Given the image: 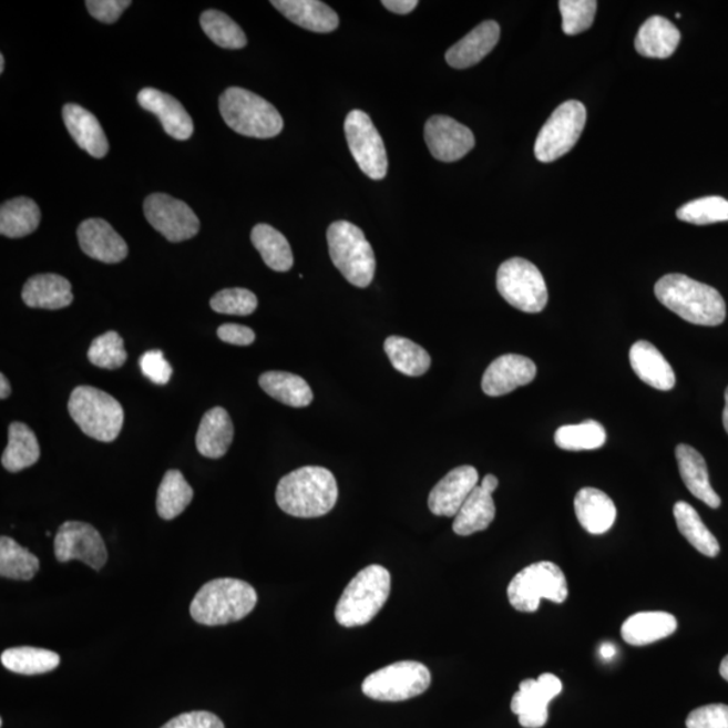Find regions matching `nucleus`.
I'll list each match as a JSON object with an SVG mask.
<instances>
[{"label": "nucleus", "instance_id": "nucleus-1", "mask_svg": "<svg viewBox=\"0 0 728 728\" xmlns=\"http://www.w3.org/2000/svg\"><path fill=\"white\" fill-rule=\"evenodd\" d=\"M338 483L331 471L308 465L284 476L276 491L279 509L297 519H317L331 512L338 502Z\"/></svg>", "mask_w": 728, "mask_h": 728}, {"label": "nucleus", "instance_id": "nucleus-2", "mask_svg": "<svg viewBox=\"0 0 728 728\" xmlns=\"http://www.w3.org/2000/svg\"><path fill=\"white\" fill-rule=\"evenodd\" d=\"M655 294L664 307L696 326L717 327L726 319V303L719 291L684 274L664 276Z\"/></svg>", "mask_w": 728, "mask_h": 728}, {"label": "nucleus", "instance_id": "nucleus-3", "mask_svg": "<svg viewBox=\"0 0 728 728\" xmlns=\"http://www.w3.org/2000/svg\"><path fill=\"white\" fill-rule=\"evenodd\" d=\"M258 595L247 582L215 578L193 597L192 618L204 626H223L246 618L257 606Z\"/></svg>", "mask_w": 728, "mask_h": 728}, {"label": "nucleus", "instance_id": "nucleus-4", "mask_svg": "<svg viewBox=\"0 0 728 728\" xmlns=\"http://www.w3.org/2000/svg\"><path fill=\"white\" fill-rule=\"evenodd\" d=\"M391 576L382 565H370L352 578L341 594L335 617L345 627L369 624L389 599Z\"/></svg>", "mask_w": 728, "mask_h": 728}, {"label": "nucleus", "instance_id": "nucleus-5", "mask_svg": "<svg viewBox=\"0 0 728 728\" xmlns=\"http://www.w3.org/2000/svg\"><path fill=\"white\" fill-rule=\"evenodd\" d=\"M219 109L229 129L250 139H274L284 129L283 116L257 93L232 86L222 93Z\"/></svg>", "mask_w": 728, "mask_h": 728}, {"label": "nucleus", "instance_id": "nucleus-6", "mask_svg": "<svg viewBox=\"0 0 728 728\" xmlns=\"http://www.w3.org/2000/svg\"><path fill=\"white\" fill-rule=\"evenodd\" d=\"M327 239L336 269L351 285L367 288L375 279L376 255L362 229L350 222H335L328 228Z\"/></svg>", "mask_w": 728, "mask_h": 728}, {"label": "nucleus", "instance_id": "nucleus-7", "mask_svg": "<svg viewBox=\"0 0 728 728\" xmlns=\"http://www.w3.org/2000/svg\"><path fill=\"white\" fill-rule=\"evenodd\" d=\"M68 410L72 420L90 438L111 443L121 434L124 412L114 397L92 386H79L72 391Z\"/></svg>", "mask_w": 728, "mask_h": 728}, {"label": "nucleus", "instance_id": "nucleus-8", "mask_svg": "<svg viewBox=\"0 0 728 728\" xmlns=\"http://www.w3.org/2000/svg\"><path fill=\"white\" fill-rule=\"evenodd\" d=\"M568 596L566 577L558 565L540 562L526 566L510 582L507 597L516 612H537L541 601L563 603Z\"/></svg>", "mask_w": 728, "mask_h": 728}, {"label": "nucleus", "instance_id": "nucleus-9", "mask_svg": "<svg viewBox=\"0 0 728 728\" xmlns=\"http://www.w3.org/2000/svg\"><path fill=\"white\" fill-rule=\"evenodd\" d=\"M500 295L515 309L526 314L543 312L547 304V289L543 274L524 258H512L496 273Z\"/></svg>", "mask_w": 728, "mask_h": 728}, {"label": "nucleus", "instance_id": "nucleus-10", "mask_svg": "<svg viewBox=\"0 0 728 728\" xmlns=\"http://www.w3.org/2000/svg\"><path fill=\"white\" fill-rule=\"evenodd\" d=\"M431 671L424 664L400 662L375 671L363 681L367 698L379 701H403L416 698L431 687Z\"/></svg>", "mask_w": 728, "mask_h": 728}, {"label": "nucleus", "instance_id": "nucleus-11", "mask_svg": "<svg viewBox=\"0 0 728 728\" xmlns=\"http://www.w3.org/2000/svg\"><path fill=\"white\" fill-rule=\"evenodd\" d=\"M587 122V110L577 101L558 105L539 133L534 154L540 162H553L570 153Z\"/></svg>", "mask_w": 728, "mask_h": 728}, {"label": "nucleus", "instance_id": "nucleus-12", "mask_svg": "<svg viewBox=\"0 0 728 728\" xmlns=\"http://www.w3.org/2000/svg\"><path fill=\"white\" fill-rule=\"evenodd\" d=\"M345 133L359 170L372 180L384 178L389 166L388 153L370 116L360 110L351 111L346 117Z\"/></svg>", "mask_w": 728, "mask_h": 728}, {"label": "nucleus", "instance_id": "nucleus-13", "mask_svg": "<svg viewBox=\"0 0 728 728\" xmlns=\"http://www.w3.org/2000/svg\"><path fill=\"white\" fill-rule=\"evenodd\" d=\"M143 213L153 228L172 243L192 239L201 232V221L189 205L166 193L148 196Z\"/></svg>", "mask_w": 728, "mask_h": 728}, {"label": "nucleus", "instance_id": "nucleus-14", "mask_svg": "<svg viewBox=\"0 0 728 728\" xmlns=\"http://www.w3.org/2000/svg\"><path fill=\"white\" fill-rule=\"evenodd\" d=\"M54 555L60 563L79 560L95 571H101L109 558L101 533L80 521H68L59 527L54 539Z\"/></svg>", "mask_w": 728, "mask_h": 728}, {"label": "nucleus", "instance_id": "nucleus-15", "mask_svg": "<svg viewBox=\"0 0 728 728\" xmlns=\"http://www.w3.org/2000/svg\"><path fill=\"white\" fill-rule=\"evenodd\" d=\"M562 690L563 683L552 674L541 675L537 680L527 678L522 681L512 700V711L519 717L520 725L525 728L544 727L550 717L547 706Z\"/></svg>", "mask_w": 728, "mask_h": 728}, {"label": "nucleus", "instance_id": "nucleus-16", "mask_svg": "<svg viewBox=\"0 0 728 728\" xmlns=\"http://www.w3.org/2000/svg\"><path fill=\"white\" fill-rule=\"evenodd\" d=\"M425 142L435 160L455 162L474 148L475 136L453 117L434 115L425 124Z\"/></svg>", "mask_w": 728, "mask_h": 728}, {"label": "nucleus", "instance_id": "nucleus-17", "mask_svg": "<svg viewBox=\"0 0 728 728\" xmlns=\"http://www.w3.org/2000/svg\"><path fill=\"white\" fill-rule=\"evenodd\" d=\"M536 376L537 367L532 359L516 353L502 355L484 371L482 389L490 397L506 396L533 382Z\"/></svg>", "mask_w": 728, "mask_h": 728}, {"label": "nucleus", "instance_id": "nucleus-18", "mask_svg": "<svg viewBox=\"0 0 728 728\" xmlns=\"http://www.w3.org/2000/svg\"><path fill=\"white\" fill-rule=\"evenodd\" d=\"M478 482L479 474L474 466H458L434 485L428 500L429 509L434 515L457 516Z\"/></svg>", "mask_w": 728, "mask_h": 728}, {"label": "nucleus", "instance_id": "nucleus-19", "mask_svg": "<svg viewBox=\"0 0 728 728\" xmlns=\"http://www.w3.org/2000/svg\"><path fill=\"white\" fill-rule=\"evenodd\" d=\"M81 250L103 264H120L129 254L127 243L103 219H86L78 228Z\"/></svg>", "mask_w": 728, "mask_h": 728}, {"label": "nucleus", "instance_id": "nucleus-20", "mask_svg": "<svg viewBox=\"0 0 728 728\" xmlns=\"http://www.w3.org/2000/svg\"><path fill=\"white\" fill-rule=\"evenodd\" d=\"M139 103L143 110L158 117L165 133L172 139L178 141L191 139L195 127L188 111L177 99L158 90L143 89L139 93Z\"/></svg>", "mask_w": 728, "mask_h": 728}, {"label": "nucleus", "instance_id": "nucleus-21", "mask_svg": "<svg viewBox=\"0 0 728 728\" xmlns=\"http://www.w3.org/2000/svg\"><path fill=\"white\" fill-rule=\"evenodd\" d=\"M68 132L80 148L95 158H103L110 151L107 136L103 132L102 124L89 110L79 104H65L62 109Z\"/></svg>", "mask_w": 728, "mask_h": 728}, {"label": "nucleus", "instance_id": "nucleus-22", "mask_svg": "<svg viewBox=\"0 0 728 728\" xmlns=\"http://www.w3.org/2000/svg\"><path fill=\"white\" fill-rule=\"evenodd\" d=\"M501 28L495 21H485L455 45L448 49L445 60L455 70H466L481 62L500 41Z\"/></svg>", "mask_w": 728, "mask_h": 728}, {"label": "nucleus", "instance_id": "nucleus-23", "mask_svg": "<svg viewBox=\"0 0 728 728\" xmlns=\"http://www.w3.org/2000/svg\"><path fill=\"white\" fill-rule=\"evenodd\" d=\"M22 300L30 308L58 310L73 303L72 285L59 274H37L22 289Z\"/></svg>", "mask_w": 728, "mask_h": 728}, {"label": "nucleus", "instance_id": "nucleus-24", "mask_svg": "<svg viewBox=\"0 0 728 728\" xmlns=\"http://www.w3.org/2000/svg\"><path fill=\"white\" fill-rule=\"evenodd\" d=\"M575 513L584 531L595 536L607 533L617 520V507L612 498L593 488L578 491L575 496Z\"/></svg>", "mask_w": 728, "mask_h": 728}, {"label": "nucleus", "instance_id": "nucleus-25", "mask_svg": "<svg viewBox=\"0 0 728 728\" xmlns=\"http://www.w3.org/2000/svg\"><path fill=\"white\" fill-rule=\"evenodd\" d=\"M632 369L640 381L657 390L668 391L675 388L676 376L674 369L649 341L640 340L633 345L630 355Z\"/></svg>", "mask_w": 728, "mask_h": 728}, {"label": "nucleus", "instance_id": "nucleus-26", "mask_svg": "<svg viewBox=\"0 0 728 728\" xmlns=\"http://www.w3.org/2000/svg\"><path fill=\"white\" fill-rule=\"evenodd\" d=\"M271 4L290 22L315 33H331L339 27L338 14L319 0H273Z\"/></svg>", "mask_w": 728, "mask_h": 728}, {"label": "nucleus", "instance_id": "nucleus-27", "mask_svg": "<svg viewBox=\"0 0 728 728\" xmlns=\"http://www.w3.org/2000/svg\"><path fill=\"white\" fill-rule=\"evenodd\" d=\"M234 440V424L226 409L221 407L204 414L196 434L197 451L204 458L221 459Z\"/></svg>", "mask_w": 728, "mask_h": 728}, {"label": "nucleus", "instance_id": "nucleus-28", "mask_svg": "<svg viewBox=\"0 0 728 728\" xmlns=\"http://www.w3.org/2000/svg\"><path fill=\"white\" fill-rule=\"evenodd\" d=\"M678 470L689 493L705 502L707 506L718 509L720 496L715 493L709 482L708 469L705 458L695 448L680 444L676 448Z\"/></svg>", "mask_w": 728, "mask_h": 728}, {"label": "nucleus", "instance_id": "nucleus-29", "mask_svg": "<svg viewBox=\"0 0 728 728\" xmlns=\"http://www.w3.org/2000/svg\"><path fill=\"white\" fill-rule=\"evenodd\" d=\"M680 31L664 17H652L639 28L634 47L649 59H668L680 43Z\"/></svg>", "mask_w": 728, "mask_h": 728}, {"label": "nucleus", "instance_id": "nucleus-30", "mask_svg": "<svg viewBox=\"0 0 728 728\" xmlns=\"http://www.w3.org/2000/svg\"><path fill=\"white\" fill-rule=\"evenodd\" d=\"M677 630V619L664 612H643L632 615L622 625L621 634L625 643L645 646L668 638Z\"/></svg>", "mask_w": 728, "mask_h": 728}, {"label": "nucleus", "instance_id": "nucleus-31", "mask_svg": "<svg viewBox=\"0 0 728 728\" xmlns=\"http://www.w3.org/2000/svg\"><path fill=\"white\" fill-rule=\"evenodd\" d=\"M495 513L493 493L479 484L459 510L453 521V532L463 537L483 532L493 524Z\"/></svg>", "mask_w": 728, "mask_h": 728}, {"label": "nucleus", "instance_id": "nucleus-32", "mask_svg": "<svg viewBox=\"0 0 728 728\" xmlns=\"http://www.w3.org/2000/svg\"><path fill=\"white\" fill-rule=\"evenodd\" d=\"M259 386L274 400L291 408H307L314 401L312 389L308 382L291 372H264L259 377Z\"/></svg>", "mask_w": 728, "mask_h": 728}, {"label": "nucleus", "instance_id": "nucleus-33", "mask_svg": "<svg viewBox=\"0 0 728 728\" xmlns=\"http://www.w3.org/2000/svg\"><path fill=\"white\" fill-rule=\"evenodd\" d=\"M41 211L29 197H17L0 207V234L18 239L33 234L39 228Z\"/></svg>", "mask_w": 728, "mask_h": 728}, {"label": "nucleus", "instance_id": "nucleus-34", "mask_svg": "<svg viewBox=\"0 0 728 728\" xmlns=\"http://www.w3.org/2000/svg\"><path fill=\"white\" fill-rule=\"evenodd\" d=\"M41 450L39 439L23 422H12L9 427V444L2 455V465L10 472H21L39 462Z\"/></svg>", "mask_w": 728, "mask_h": 728}, {"label": "nucleus", "instance_id": "nucleus-35", "mask_svg": "<svg viewBox=\"0 0 728 728\" xmlns=\"http://www.w3.org/2000/svg\"><path fill=\"white\" fill-rule=\"evenodd\" d=\"M252 242L264 263L271 270L285 273L294 267V253H291L288 239L269 224L255 226L252 232Z\"/></svg>", "mask_w": 728, "mask_h": 728}, {"label": "nucleus", "instance_id": "nucleus-36", "mask_svg": "<svg viewBox=\"0 0 728 728\" xmlns=\"http://www.w3.org/2000/svg\"><path fill=\"white\" fill-rule=\"evenodd\" d=\"M674 515L678 531L696 551L707 557H717L720 552L718 540L708 531L700 515L687 502H677Z\"/></svg>", "mask_w": 728, "mask_h": 728}, {"label": "nucleus", "instance_id": "nucleus-37", "mask_svg": "<svg viewBox=\"0 0 728 728\" xmlns=\"http://www.w3.org/2000/svg\"><path fill=\"white\" fill-rule=\"evenodd\" d=\"M384 352L397 371L408 377H421L431 369V357L424 348L402 336L384 340Z\"/></svg>", "mask_w": 728, "mask_h": 728}, {"label": "nucleus", "instance_id": "nucleus-38", "mask_svg": "<svg viewBox=\"0 0 728 728\" xmlns=\"http://www.w3.org/2000/svg\"><path fill=\"white\" fill-rule=\"evenodd\" d=\"M3 667L18 675H42L59 667L61 658L58 653L41 647H11L2 653Z\"/></svg>", "mask_w": 728, "mask_h": 728}, {"label": "nucleus", "instance_id": "nucleus-39", "mask_svg": "<svg viewBox=\"0 0 728 728\" xmlns=\"http://www.w3.org/2000/svg\"><path fill=\"white\" fill-rule=\"evenodd\" d=\"M193 500V489L182 472L170 470L162 479L157 493V513L171 521L184 512Z\"/></svg>", "mask_w": 728, "mask_h": 728}, {"label": "nucleus", "instance_id": "nucleus-40", "mask_svg": "<svg viewBox=\"0 0 728 728\" xmlns=\"http://www.w3.org/2000/svg\"><path fill=\"white\" fill-rule=\"evenodd\" d=\"M40 571V560L17 541L0 539V575L12 581H31Z\"/></svg>", "mask_w": 728, "mask_h": 728}, {"label": "nucleus", "instance_id": "nucleus-41", "mask_svg": "<svg viewBox=\"0 0 728 728\" xmlns=\"http://www.w3.org/2000/svg\"><path fill=\"white\" fill-rule=\"evenodd\" d=\"M606 431L599 422L587 420L577 425L558 428L555 443L564 451H593L606 444Z\"/></svg>", "mask_w": 728, "mask_h": 728}, {"label": "nucleus", "instance_id": "nucleus-42", "mask_svg": "<svg viewBox=\"0 0 728 728\" xmlns=\"http://www.w3.org/2000/svg\"><path fill=\"white\" fill-rule=\"evenodd\" d=\"M201 24L204 33L207 34L208 39L215 42L217 47L224 49H242L247 45L245 31L242 30L238 23L222 11H204L201 17Z\"/></svg>", "mask_w": 728, "mask_h": 728}, {"label": "nucleus", "instance_id": "nucleus-43", "mask_svg": "<svg viewBox=\"0 0 728 728\" xmlns=\"http://www.w3.org/2000/svg\"><path fill=\"white\" fill-rule=\"evenodd\" d=\"M677 217L681 222L707 226V224L728 222V201L720 196L698 198L677 209Z\"/></svg>", "mask_w": 728, "mask_h": 728}, {"label": "nucleus", "instance_id": "nucleus-44", "mask_svg": "<svg viewBox=\"0 0 728 728\" xmlns=\"http://www.w3.org/2000/svg\"><path fill=\"white\" fill-rule=\"evenodd\" d=\"M89 359L93 366L101 367V369H121L127 360V352L124 350L121 335L109 331L98 336L90 347Z\"/></svg>", "mask_w": 728, "mask_h": 728}, {"label": "nucleus", "instance_id": "nucleus-45", "mask_svg": "<svg viewBox=\"0 0 728 728\" xmlns=\"http://www.w3.org/2000/svg\"><path fill=\"white\" fill-rule=\"evenodd\" d=\"M558 8L566 35H577L593 27L597 9L595 0H562Z\"/></svg>", "mask_w": 728, "mask_h": 728}, {"label": "nucleus", "instance_id": "nucleus-46", "mask_svg": "<svg viewBox=\"0 0 728 728\" xmlns=\"http://www.w3.org/2000/svg\"><path fill=\"white\" fill-rule=\"evenodd\" d=\"M211 308L217 314L248 316L258 307V298L252 290L243 288L223 289L209 301Z\"/></svg>", "mask_w": 728, "mask_h": 728}, {"label": "nucleus", "instance_id": "nucleus-47", "mask_svg": "<svg viewBox=\"0 0 728 728\" xmlns=\"http://www.w3.org/2000/svg\"><path fill=\"white\" fill-rule=\"evenodd\" d=\"M687 728H728V706L709 705L688 715Z\"/></svg>", "mask_w": 728, "mask_h": 728}, {"label": "nucleus", "instance_id": "nucleus-48", "mask_svg": "<svg viewBox=\"0 0 728 728\" xmlns=\"http://www.w3.org/2000/svg\"><path fill=\"white\" fill-rule=\"evenodd\" d=\"M143 376L155 384H166L171 381L173 369L160 350L147 351L140 359Z\"/></svg>", "mask_w": 728, "mask_h": 728}, {"label": "nucleus", "instance_id": "nucleus-49", "mask_svg": "<svg viewBox=\"0 0 728 728\" xmlns=\"http://www.w3.org/2000/svg\"><path fill=\"white\" fill-rule=\"evenodd\" d=\"M85 4L95 20L111 24L120 20L124 10H127L132 2L130 0H86Z\"/></svg>", "mask_w": 728, "mask_h": 728}, {"label": "nucleus", "instance_id": "nucleus-50", "mask_svg": "<svg viewBox=\"0 0 728 728\" xmlns=\"http://www.w3.org/2000/svg\"><path fill=\"white\" fill-rule=\"evenodd\" d=\"M161 728H224V725L215 714L193 711L178 715Z\"/></svg>", "mask_w": 728, "mask_h": 728}, {"label": "nucleus", "instance_id": "nucleus-51", "mask_svg": "<svg viewBox=\"0 0 728 728\" xmlns=\"http://www.w3.org/2000/svg\"><path fill=\"white\" fill-rule=\"evenodd\" d=\"M217 336L224 344L233 346H250L255 341L253 329L239 324H223L217 329Z\"/></svg>", "mask_w": 728, "mask_h": 728}, {"label": "nucleus", "instance_id": "nucleus-52", "mask_svg": "<svg viewBox=\"0 0 728 728\" xmlns=\"http://www.w3.org/2000/svg\"><path fill=\"white\" fill-rule=\"evenodd\" d=\"M382 4L396 14L407 16L419 6V2L417 0H383Z\"/></svg>", "mask_w": 728, "mask_h": 728}, {"label": "nucleus", "instance_id": "nucleus-53", "mask_svg": "<svg viewBox=\"0 0 728 728\" xmlns=\"http://www.w3.org/2000/svg\"><path fill=\"white\" fill-rule=\"evenodd\" d=\"M11 394V386L9 379L4 375L0 376V398L6 400Z\"/></svg>", "mask_w": 728, "mask_h": 728}, {"label": "nucleus", "instance_id": "nucleus-54", "mask_svg": "<svg viewBox=\"0 0 728 728\" xmlns=\"http://www.w3.org/2000/svg\"><path fill=\"white\" fill-rule=\"evenodd\" d=\"M498 484H500V482H498V478L495 475L489 474L483 478L481 485H483L485 490L491 491V493H494V491L498 489Z\"/></svg>", "mask_w": 728, "mask_h": 728}, {"label": "nucleus", "instance_id": "nucleus-55", "mask_svg": "<svg viewBox=\"0 0 728 728\" xmlns=\"http://www.w3.org/2000/svg\"><path fill=\"white\" fill-rule=\"evenodd\" d=\"M617 655V649H615L614 645L612 644H605L602 645L601 647V656L603 659H613Z\"/></svg>", "mask_w": 728, "mask_h": 728}, {"label": "nucleus", "instance_id": "nucleus-56", "mask_svg": "<svg viewBox=\"0 0 728 728\" xmlns=\"http://www.w3.org/2000/svg\"><path fill=\"white\" fill-rule=\"evenodd\" d=\"M720 676L724 677L726 681H728V655L720 664Z\"/></svg>", "mask_w": 728, "mask_h": 728}, {"label": "nucleus", "instance_id": "nucleus-57", "mask_svg": "<svg viewBox=\"0 0 728 728\" xmlns=\"http://www.w3.org/2000/svg\"><path fill=\"white\" fill-rule=\"evenodd\" d=\"M725 410H724V425L726 429V432L728 433V388L726 389V394H725Z\"/></svg>", "mask_w": 728, "mask_h": 728}, {"label": "nucleus", "instance_id": "nucleus-58", "mask_svg": "<svg viewBox=\"0 0 728 728\" xmlns=\"http://www.w3.org/2000/svg\"><path fill=\"white\" fill-rule=\"evenodd\" d=\"M4 64H6L4 55L0 54V73L4 72Z\"/></svg>", "mask_w": 728, "mask_h": 728}]
</instances>
